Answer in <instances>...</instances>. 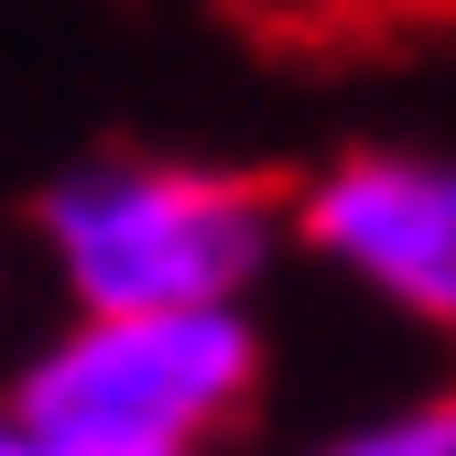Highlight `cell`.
Masks as SVG:
<instances>
[{
    "mask_svg": "<svg viewBox=\"0 0 456 456\" xmlns=\"http://www.w3.org/2000/svg\"><path fill=\"white\" fill-rule=\"evenodd\" d=\"M294 250V196L196 152H87L33 196V261L77 315L250 305Z\"/></svg>",
    "mask_w": 456,
    "mask_h": 456,
    "instance_id": "cell-1",
    "label": "cell"
},
{
    "mask_svg": "<svg viewBox=\"0 0 456 456\" xmlns=\"http://www.w3.org/2000/svg\"><path fill=\"white\" fill-rule=\"evenodd\" d=\"M0 403L87 456H207L261 403V315L250 305H142V315L66 305V326L12 370Z\"/></svg>",
    "mask_w": 456,
    "mask_h": 456,
    "instance_id": "cell-2",
    "label": "cell"
},
{
    "mask_svg": "<svg viewBox=\"0 0 456 456\" xmlns=\"http://www.w3.org/2000/svg\"><path fill=\"white\" fill-rule=\"evenodd\" d=\"M294 250L456 337V152H337L294 185Z\"/></svg>",
    "mask_w": 456,
    "mask_h": 456,
    "instance_id": "cell-3",
    "label": "cell"
},
{
    "mask_svg": "<svg viewBox=\"0 0 456 456\" xmlns=\"http://www.w3.org/2000/svg\"><path fill=\"white\" fill-rule=\"evenodd\" d=\"M294 456H456V380L413 391V403H380V413L337 424V435H315Z\"/></svg>",
    "mask_w": 456,
    "mask_h": 456,
    "instance_id": "cell-4",
    "label": "cell"
},
{
    "mask_svg": "<svg viewBox=\"0 0 456 456\" xmlns=\"http://www.w3.org/2000/svg\"><path fill=\"white\" fill-rule=\"evenodd\" d=\"M0 456H87V445H66V435H44V424H22L12 403H0Z\"/></svg>",
    "mask_w": 456,
    "mask_h": 456,
    "instance_id": "cell-5",
    "label": "cell"
},
{
    "mask_svg": "<svg viewBox=\"0 0 456 456\" xmlns=\"http://www.w3.org/2000/svg\"><path fill=\"white\" fill-rule=\"evenodd\" d=\"M0 305H12V261H0Z\"/></svg>",
    "mask_w": 456,
    "mask_h": 456,
    "instance_id": "cell-6",
    "label": "cell"
}]
</instances>
